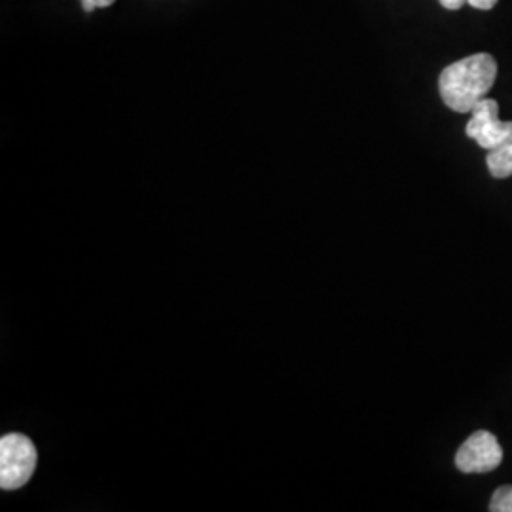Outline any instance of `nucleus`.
Masks as SVG:
<instances>
[{
	"mask_svg": "<svg viewBox=\"0 0 512 512\" xmlns=\"http://www.w3.org/2000/svg\"><path fill=\"white\" fill-rule=\"evenodd\" d=\"M35 444L21 433H8L0 440V488L19 490L37 469Z\"/></svg>",
	"mask_w": 512,
	"mask_h": 512,
	"instance_id": "nucleus-2",
	"label": "nucleus"
},
{
	"mask_svg": "<svg viewBox=\"0 0 512 512\" xmlns=\"http://www.w3.org/2000/svg\"><path fill=\"white\" fill-rule=\"evenodd\" d=\"M503 461V450L495 435L476 431L461 444L456 454V467L465 475L492 473Z\"/></svg>",
	"mask_w": 512,
	"mask_h": 512,
	"instance_id": "nucleus-4",
	"label": "nucleus"
},
{
	"mask_svg": "<svg viewBox=\"0 0 512 512\" xmlns=\"http://www.w3.org/2000/svg\"><path fill=\"white\" fill-rule=\"evenodd\" d=\"M488 169L495 179H507L512 175V143L488 152Z\"/></svg>",
	"mask_w": 512,
	"mask_h": 512,
	"instance_id": "nucleus-5",
	"label": "nucleus"
},
{
	"mask_svg": "<svg viewBox=\"0 0 512 512\" xmlns=\"http://www.w3.org/2000/svg\"><path fill=\"white\" fill-rule=\"evenodd\" d=\"M492 512H512V486H501L495 490L490 501Z\"/></svg>",
	"mask_w": 512,
	"mask_h": 512,
	"instance_id": "nucleus-6",
	"label": "nucleus"
},
{
	"mask_svg": "<svg viewBox=\"0 0 512 512\" xmlns=\"http://www.w3.org/2000/svg\"><path fill=\"white\" fill-rule=\"evenodd\" d=\"M446 10H459L467 0H439Z\"/></svg>",
	"mask_w": 512,
	"mask_h": 512,
	"instance_id": "nucleus-9",
	"label": "nucleus"
},
{
	"mask_svg": "<svg viewBox=\"0 0 512 512\" xmlns=\"http://www.w3.org/2000/svg\"><path fill=\"white\" fill-rule=\"evenodd\" d=\"M476 10H492L497 0H467Z\"/></svg>",
	"mask_w": 512,
	"mask_h": 512,
	"instance_id": "nucleus-8",
	"label": "nucleus"
},
{
	"mask_svg": "<svg viewBox=\"0 0 512 512\" xmlns=\"http://www.w3.org/2000/svg\"><path fill=\"white\" fill-rule=\"evenodd\" d=\"M495 78L497 63L492 55L463 57L440 73V97L446 107L456 112H471L490 93Z\"/></svg>",
	"mask_w": 512,
	"mask_h": 512,
	"instance_id": "nucleus-1",
	"label": "nucleus"
},
{
	"mask_svg": "<svg viewBox=\"0 0 512 512\" xmlns=\"http://www.w3.org/2000/svg\"><path fill=\"white\" fill-rule=\"evenodd\" d=\"M465 131L478 147L486 148L488 152L512 143V122L499 120V105L490 97H484L471 110V120Z\"/></svg>",
	"mask_w": 512,
	"mask_h": 512,
	"instance_id": "nucleus-3",
	"label": "nucleus"
},
{
	"mask_svg": "<svg viewBox=\"0 0 512 512\" xmlns=\"http://www.w3.org/2000/svg\"><path fill=\"white\" fill-rule=\"evenodd\" d=\"M116 0H82V8L86 12H93L95 8H107L110 4H114Z\"/></svg>",
	"mask_w": 512,
	"mask_h": 512,
	"instance_id": "nucleus-7",
	"label": "nucleus"
}]
</instances>
